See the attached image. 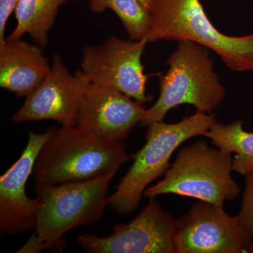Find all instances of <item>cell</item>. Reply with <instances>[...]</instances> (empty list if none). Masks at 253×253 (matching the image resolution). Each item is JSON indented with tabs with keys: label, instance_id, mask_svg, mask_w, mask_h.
Instances as JSON below:
<instances>
[{
	"label": "cell",
	"instance_id": "17",
	"mask_svg": "<svg viewBox=\"0 0 253 253\" xmlns=\"http://www.w3.org/2000/svg\"><path fill=\"white\" fill-rule=\"evenodd\" d=\"M236 217L240 225L249 233L253 241V171L246 175L241 211Z\"/></svg>",
	"mask_w": 253,
	"mask_h": 253
},
{
	"label": "cell",
	"instance_id": "4",
	"mask_svg": "<svg viewBox=\"0 0 253 253\" xmlns=\"http://www.w3.org/2000/svg\"><path fill=\"white\" fill-rule=\"evenodd\" d=\"M212 113L196 112L180 122L163 121L148 126L146 142L131 156L133 164L109 198V206L119 214H130L138 207L150 183L164 176L174 151L196 136H204L216 122Z\"/></svg>",
	"mask_w": 253,
	"mask_h": 253
},
{
	"label": "cell",
	"instance_id": "18",
	"mask_svg": "<svg viewBox=\"0 0 253 253\" xmlns=\"http://www.w3.org/2000/svg\"><path fill=\"white\" fill-rule=\"evenodd\" d=\"M20 0H0V45L6 41L5 31L10 16L16 10Z\"/></svg>",
	"mask_w": 253,
	"mask_h": 253
},
{
	"label": "cell",
	"instance_id": "13",
	"mask_svg": "<svg viewBox=\"0 0 253 253\" xmlns=\"http://www.w3.org/2000/svg\"><path fill=\"white\" fill-rule=\"evenodd\" d=\"M51 69L42 47L18 39L0 45V86L18 97L28 96L40 85Z\"/></svg>",
	"mask_w": 253,
	"mask_h": 253
},
{
	"label": "cell",
	"instance_id": "10",
	"mask_svg": "<svg viewBox=\"0 0 253 253\" xmlns=\"http://www.w3.org/2000/svg\"><path fill=\"white\" fill-rule=\"evenodd\" d=\"M90 84L81 69L73 74L61 56L54 55L47 76L26 96L11 121L20 123L50 120L61 126H76L80 105Z\"/></svg>",
	"mask_w": 253,
	"mask_h": 253
},
{
	"label": "cell",
	"instance_id": "15",
	"mask_svg": "<svg viewBox=\"0 0 253 253\" xmlns=\"http://www.w3.org/2000/svg\"><path fill=\"white\" fill-rule=\"evenodd\" d=\"M225 154H235L233 171L246 176L253 171V132L245 131L241 120L228 125L216 121L204 135Z\"/></svg>",
	"mask_w": 253,
	"mask_h": 253
},
{
	"label": "cell",
	"instance_id": "20",
	"mask_svg": "<svg viewBox=\"0 0 253 253\" xmlns=\"http://www.w3.org/2000/svg\"><path fill=\"white\" fill-rule=\"evenodd\" d=\"M139 1L144 6L145 9L149 11L151 9V0H139Z\"/></svg>",
	"mask_w": 253,
	"mask_h": 253
},
{
	"label": "cell",
	"instance_id": "11",
	"mask_svg": "<svg viewBox=\"0 0 253 253\" xmlns=\"http://www.w3.org/2000/svg\"><path fill=\"white\" fill-rule=\"evenodd\" d=\"M55 128L42 134L28 132L27 146L20 158L0 176V230L10 235L36 227L38 201L28 197L26 186L36 158Z\"/></svg>",
	"mask_w": 253,
	"mask_h": 253
},
{
	"label": "cell",
	"instance_id": "12",
	"mask_svg": "<svg viewBox=\"0 0 253 253\" xmlns=\"http://www.w3.org/2000/svg\"><path fill=\"white\" fill-rule=\"evenodd\" d=\"M145 111L142 104L121 91L91 83L80 105L76 126L103 139L124 141Z\"/></svg>",
	"mask_w": 253,
	"mask_h": 253
},
{
	"label": "cell",
	"instance_id": "9",
	"mask_svg": "<svg viewBox=\"0 0 253 253\" xmlns=\"http://www.w3.org/2000/svg\"><path fill=\"white\" fill-rule=\"evenodd\" d=\"M252 241L236 216L206 201L177 219L176 253H241Z\"/></svg>",
	"mask_w": 253,
	"mask_h": 253
},
{
	"label": "cell",
	"instance_id": "2",
	"mask_svg": "<svg viewBox=\"0 0 253 253\" xmlns=\"http://www.w3.org/2000/svg\"><path fill=\"white\" fill-rule=\"evenodd\" d=\"M147 40L191 41L212 50L236 72L253 71V34L230 36L210 21L200 0H151Z\"/></svg>",
	"mask_w": 253,
	"mask_h": 253
},
{
	"label": "cell",
	"instance_id": "1",
	"mask_svg": "<svg viewBox=\"0 0 253 253\" xmlns=\"http://www.w3.org/2000/svg\"><path fill=\"white\" fill-rule=\"evenodd\" d=\"M129 159L123 141L103 139L77 126L54 129L36 158V186L79 182L116 174Z\"/></svg>",
	"mask_w": 253,
	"mask_h": 253
},
{
	"label": "cell",
	"instance_id": "3",
	"mask_svg": "<svg viewBox=\"0 0 253 253\" xmlns=\"http://www.w3.org/2000/svg\"><path fill=\"white\" fill-rule=\"evenodd\" d=\"M167 64L169 68L161 78L159 96L146 109L143 126L163 121L179 105H192L197 112L212 113L225 98V89L214 71L208 48L194 42H178Z\"/></svg>",
	"mask_w": 253,
	"mask_h": 253
},
{
	"label": "cell",
	"instance_id": "14",
	"mask_svg": "<svg viewBox=\"0 0 253 253\" xmlns=\"http://www.w3.org/2000/svg\"><path fill=\"white\" fill-rule=\"evenodd\" d=\"M68 0H20L15 10L16 26L7 38L18 39L28 34L38 45L44 48L58 11Z\"/></svg>",
	"mask_w": 253,
	"mask_h": 253
},
{
	"label": "cell",
	"instance_id": "19",
	"mask_svg": "<svg viewBox=\"0 0 253 253\" xmlns=\"http://www.w3.org/2000/svg\"><path fill=\"white\" fill-rule=\"evenodd\" d=\"M43 251H44V249L42 243L38 239L36 234L33 233V235L28 240V242L19 251H17V253H36Z\"/></svg>",
	"mask_w": 253,
	"mask_h": 253
},
{
	"label": "cell",
	"instance_id": "6",
	"mask_svg": "<svg viewBox=\"0 0 253 253\" xmlns=\"http://www.w3.org/2000/svg\"><path fill=\"white\" fill-rule=\"evenodd\" d=\"M232 165L231 154L197 141L179 150L164 178L145 190L143 196L154 200L161 195L175 194L223 207L241 193L231 175Z\"/></svg>",
	"mask_w": 253,
	"mask_h": 253
},
{
	"label": "cell",
	"instance_id": "16",
	"mask_svg": "<svg viewBox=\"0 0 253 253\" xmlns=\"http://www.w3.org/2000/svg\"><path fill=\"white\" fill-rule=\"evenodd\" d=\"M89 9L95 14L106 9L113 11L120 18L129 39L140 41L147 38L151 16L139 0H89Z\"/></svg>",
	"mask_w": 253,
	"mask_h": 253
},
{
	"label": "cell",
	"instance_id": "21",
	"mask_svg": "<svg viewBox=\"0 0 253 253\" xmlns=\"http://www.w3.org/2000/svg\"><path fill=\"white\" fill-rule=\"evenodd\" d=\"M245 252L253 253V241L251 244L248 245L247 247H246V250H245Z\"/></svg>",
	"mask_w": 253,
	"mask_h": 253
},
{
	"label": "cell",
	"instance_id": "8",
	"mask_svg": "<svg viewBox=\"0 0 253 253\" xmlns=\"http://www.w3.org/2000/svg\"><path fill=\"white\" fill-rule=\"evenodd\" d=\"M176 230L177 219L150 200L132 220L115 226L111 235L83 234L77 241L90 253H176Z\"/></svg>",
	"mask_w": 253,
	"mask_h": 253
},
{
	"label": "cell",
	"instance_id": "7",
	"mask_svg": "<svg viewBox=\"0 0 253 253\" xmlns=\"http://www.w3.org/2000/svg\"><path fill=\"white\" fill-rule=\"evenodd\" d=\"M147 38L123 40L113 36L100 45L83 50L81 70L91 83L113 88L139 104L152 101L146 94L148 76L141 62Z\"/></svg>",
	"mask_w": 253,
	"mask_h": 253
},
{
	"label": "cell",
	"instance_id": "5",
	"mask_svg": "<svg viewBox=\"0 0 253 253\" xmlns=\"http://www.w3.org/2000/svg\"><path fill=\"white\" fill-rule=\"evenodd\" d=\"M114 175L36 186L38 209L34 234L44 250L62 252L66 233L102 219L106 206H109L108 189Z\"/></svg>",
	"mask_w": 253,
	"mask_h": 253
}]
</instances>
